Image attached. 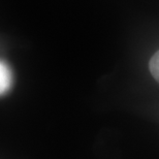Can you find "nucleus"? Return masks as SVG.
Masks as SVG:
<instances>
[{
	"label": "nucleus",
	"mask_w": 159,
	"mask_h": 159,
	"mask_svg": "<svg viewBox=\"0 0 159 159\" xmlns=\"http://www.w3.org/2000/svg\"><path fill=\"white\" fill-rule=\"evenodd\" d=\"M11 86V72L7 65L0 61V96L5 94Z\"/></svg>",
	"instance_id": "nucleus-1"
},
{
	"label": "nucleus",
	"mask_w": 159,
	"mask_h": 159,
	"mask_svg": "<svg viewBox=\"0 0 159 159\" xmlns=\"http://www.w3.org/2000/svg\"><path fill=\"white\" fill-rule=\"evenodd\" d=\"M149 68H150L151 75L159 83V50L152 56L149 62Z\"/></svg>",
	"instance_id": "nucleus-2"
}]
</instances>
